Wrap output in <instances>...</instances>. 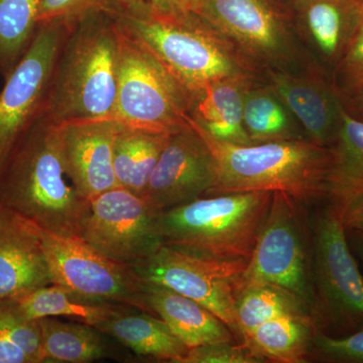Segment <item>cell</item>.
I'll list each match as a JSON object with an SVG mask.
<instances>
[{"mask_svg":"<svg viewBox=\"0 0 363 363\" xmlns=\"http://www.w3.org/2000/svg\"><path fill=\"white\" fill-rule=\"evenodd\" d=\"M0 208L44 233L62 238L82 235L90 200L78 192L67 173L56 123L45 112L0 164Z\"/></svg>","mask_w":363,"mask_h":363,"instance_id":"cell-1","label":"cell"},{"mask_svg":"<svg viewBox=\"0 0 363 363\" xmlns=\"http://www.w3.org/2000/svg\"><path fill=\"white\" fill-rule=\"evenodd\" d=\"M119 33L114 11H93L72 23L48 91L45 112L55 123L113 117Z\"/></svg>","mask_w":363,"mask_h":363,"instance_id":"cell-2","label":"cell"},{"mask_svg":"<svg viewBox=\"0 0 363 363\" xmlns=\"http://www.w3.org/2000/svg\"><path fill=\"white\" fill-rule=\"evenodd\" d=\"M191 125L206 140L215 162V183L206 196L269 191L303 203L327 196L330 149L309 140L235 145L212 138Z\"/></svg>","mask_w":363,"mask_h":363,"instance_id":"cell-3","label":"cell"},{"mask_svg":"<svg viewBox=\"0 0 363 363\" xmlns=\"http://www.w3.org/2000/svg\"><path fill=\"white\" fill-rule=\"evenodd\" d=\"M114 14L189 93L236 74L255 75L233 45L197 13H157L147 1Z\"/></svg>","mask_w":363,"mask_h":363,"instance_id":"cell-4","label":"cell"},{"mask_svg":"<svg viewBox=\"0 0 363 363\" xmlns=\"http://www.w3.org/2000/svg\"><path fill=\"white\" fill-rule=\"evenodd\" d=\"M269 191L203 196L159 214L162 245L205 259L248 262L266 218Z\"/></svg>","mask_w":363,"mask_h":363,"instance_id":"cell-5","label":"cell"},{"mask_svg":"<svg viewBox=\"0 0 363 363\" xmlns=\"http://www.w3.org/2000/svg\"><path fill=\"white\" fill-rule=\"evenodd\" d=\"M197 14L233 45L259 78L313 63L284 0H200Z\"/></svg>","mask_w":363,"mask_h":363,"instance_id":"cell-6","label":"cell"},{"mask_svg":"<svg viewBox=\"0 0 363 363\" xmlns=\"http://www.w3.org/2000/svg\"><path fill=\"white\" fill-rule=\"evenodd\" d=\"M119 30L113 118L123 125L157 133L191 128L189 91L142 40L121 25Z\"/></svg>","mask_w":363,"mask_h":363,"instance_id":"cell-7","label":"cell"},{"mask_svg":"<svg viewBox=\"0 0 363 363\" xmlns=\"http://www.w3.org/2000/svg\"><path fill=\"white\" fill-rule=\"evenodd\" d=\"M312 238L313 317L318 329L344 336L363 328V276L334 203L314 220Z\"/></svg>","mask_w":363,"mask_h":363,"instance_id":"cell-8","label":"cell"},{"mask_svg":"<svg viewBox=\"0 0 363 363\" xmlns=\"http://www.w3.org/2000/svg\"><path fill=\"white\" fill-rule=\"evenodd\" d=\"M300 204L286 193L274 192L250 259L236 281L235 293L252 285L278 286L313 316L312 238L308 240Z\"/></svg>","mask_w":363,"mask_h":363,"instance_id":"cell-9","label":"cell"},{"mask_svg":"<svg viewBox=\"0 0 363 363\" xmlns=\"http://www.w3.org/2000/svg\"><path fill=\"white\" fill-rule=\"evenodd\" d=\"M247 264L205 259L162 245L131 267L143 281L167 286L206 307L242 342L236 317L235 284Z\"/></svg>","mask_w":363,"mask_h":363,"instance_id":"cell-10","label":"cell"},{"mask_svg":"<svg viewBox=\"0 0 363 363\" xmlns=\"http://www.w3.org/2000/svg\"><path fill=\"white\" fill-rule=\"evenodd\" d=\"M43 245L54 284L85 297L150 313L145 283L133 267L105 257L79 238L43 231Z\"/></svg>","mask_w":363,"mask_h":363,"instance_id":"cell-11","label":"cell"},{"mask_svg":"<svg viewBox=\"0 0 363 363\" xmlns=\"http://www.w3.org/2000/svg\"><path fill=\"white\" fill-rule=\"evenodd\" d=\"M74 21L40 23L30 49L4 80L0 92V164L44 113L52 69Z\"/></svg>","mask_w":363,"mask_h":363,"instance_id":"cell-12","label":"cell"},{"mask_svg":"<svg viewBox=\"0 0 363 363\" xmlns=\"http://www.w3.org/2000/svg\"><path fill=\"white\" fill-rule=\"evenodd\" d=\"M159 214L143 198L118 186L90 199L81 240L105 257L133 266L162 245Z\"/></svg>","mask_w":363,"mask_h":363,"instance_id":"cell-13","label":"cell"},{"mask_svg":"<svg viewBox=\"0 0 363 363\" xmlns=\"http://www.w3.org/2000/svg\"><path fill=\"white\" fill-rule=\"evenodd\" d=\"M214 183L213 155L191 125L169 136L143 199L161 213L206 196Z\"/></svg>","mask_w":363,"mask_h":363,"instance_id":"cell-14","label":"cell"},{"mask_svg":"<svg viewBox=\"0 0 363 363\" xmlns=\"http://www.w3.org/2000/svg\"><path fill=\"white\" fill-rule=\"evenodd\" d=\"M279 97L310 142L329 147L337 133L342 102L331 78L316 64L259 78Z\"/></svg>","mask_w":363,"mask_h":363,"instance_id":"cell-15","label":"cell"},{"mask_svg":"<svg viewBox=\"0 0 363 363\" xmlns=\"http://www.w3.org/2000/svg\"><path fill=\"white\" fill-rule=\"evenodd\" d=\"M301 44L331 78L357 33L363 0H284Z\"/></svg>","mask_w":363,"mask_h":363,"instance_id":"cell-16","label":"cell"},{"mask_svg":"<svg viewBox=\"0 0 363 363\" xmlns=\"http://www.w3.org/2000/svg\"><path fill=\"white\" fill-rule=\"evenodd\" d=\"M62 157L74 186L90 200L118 187L113 145L121 123L113 117L56 123Z\"/></svg>","mask_w":363,"mask_h":363,"instance_id":"cell-17","label":"cell"},{"mask_svg":"<svg viewBox=\"0 0 363 363\" xmlns=\"http://www.w3.org/2000/svg\"><path fill=\"white\" fill-rule=\"evenodd\" d=\"M52 284L43 230L0 208V300L18 298Z\"/></svg>","mask_w":363,"mask_h":363,"instance_id":"cell-18","label":"cell"},{"mask_svg":"<svg viewBox=\"0 0 363 363\" xmlns=\"http://www.w3.org/2000/svg\"><path fill=\"white\" fill-rule=\"evenodd\" d=\"M257 78L250 73L236 74L191 92V121L222 142L252 145L243 128V108L248 90Z\"/></svg>","mask_w":363,"mask_h":363,"instance_id":"cell-19","label":"cell"},{"mask_svg":"<svg viewBox=\"0 0 363 363\" xmlns=\"http://www.w3.org/2000/svg\"><path fill=\"white\" fill-rule=\"evenodd\" d=\"M145 283L150 313L164 320L189 350L236 340L231 329L204 306L167 286Z\"/></svg>","mask_w":363,"mask_h":363,"instance_id":"cell-20","label":"cell"},{"mask_svg":"<svg viewBox=\"0 0 363 363\" xmlns=\"http://www.w3.org/2000/svg\"><path fill=\"white\" fill-rule=\"evenodd\" d=\"M38 321L44 362L87 363L131 357L125 346L96 327L57 317Z\"/></svg>","mask_w":363,"mask_h":363,"instance_id":"cell-21","label":"cell"},{"mask_svg":"<svg viewBox=\"0 0 363 363\" xmlns=\"http://www.w3.org/2000/svg\"><path fill=\"white\" fill-rule=\"evenodd\" d=\"M14 300L28 319L57 317L94 327L140 311L133 306L85 297L57 284L35 289Z\"/></svg>","mask_w":363,"mask_h":363,"instance_id":"cell-22","label":"cell"},{"mask_svg":"<svg viewBox=\"0 0 363 363\" xmlns=\"http://www.w3.org/2000/svg\"><path fill=\"white\" fill-rule=\"evenodd\" d=\"M96 328L111 336L138 357L183 363L189 347L161 318L135 311L109 320Z\"/></svg>","mask_w":363,"mask_h":363,"instance_id":"cell-23","label":"cell"},{"mask_svg":"<svg viewBox=\"0 0 363 363\" xmlns=\"http://www.w3.org/2000/svg\"><path fill=\"white\" fill-rule=\"evenodd\" d=\"M171 135L121 123L113 145L114 174L119 187L143 198Z\"/></svg>","mask_w":363,"mask_h":363,"instance_id":"cell-24","label":"cell"},{"mask_svg":"<svg viewBox=\"0 0 363 363\" xmlns=\"http://www.w3.org/2000/svg\"><path fill=\"white\" fill-rule=\"evenodd\" d=\"M318 330L311 315H284L259 325L243 340L266 362L302 363Z\"/></svg>","mask_w":363,"mask_h":363,"instance_id":"cell-25","label":"cell"},{"mask_svg":"<svg viewBox=\"0 0 363 363\" xmlns=\"http://www.w3.org/2000/svg\"><path fill=\"white\" fill-rule=\"evenodd\" d=\"M329 149L327 196L332 203L363 194V121L350 116L343 104L337 133Z\"/></svg>","mask_w":363,"mask_h":363,"instance_id":"cell-26","label":"cell"},{"mask_svg":"<svg viewBox=\"0 0 363 363\" xmlns=\"http://www.w3.org/2000/svg\"><path fill=\"white\" fill-rule=\"evenodd\" d=\"M243 128L252 145L307 140L283 102L259 78L253 82L245 97Z\"/></svg>","mask_w":363,"mask_h":363,"instance_id":"cell-27","label":"cell"},{"mask_svg":"<svg viewBox=\"0 0 363 363\" xmlns=\"http://www.w3.org/2000/svg\"><path fill=\"white\" fill-rule=\"evenodd\" d=\"M40 0H0V75L9 77L39 30Z\"/></svg>","mask_w":363,"mask_h":363,"instance_id":"cell-28","label":"cell"},{"mask_svg":"<svg viewBox=\"0 0 363 363\" xmlns=\"http://www.w3.org/2000/svg\"><path fill=\"white\" fill-rule=\"evenodd\" d=\"M235 308L242 342L259 325L274 318L296 314L312 316L291 294L264 284L238 290L235 293Z\"/></svg>","mask_w":363,"mask_h":363,"instance_id":"cell-29","label":"cell"},{"mask_svg":"<svg viewBox=\"0 0 363 363\" xmlns=\"http://www.w3.org/2000/svg\"><path fill=\"white\" fill-rule=\"evenodd\" d=\"M38 320L28 319L14 298L0 300V363H42Z\"/></svg>","mask_w":363,"mask_h":363,"instance_id":"cell-30","label":"cell"},{"mask_svg":"<svg viewBox=\"0 0 363 363\" xmlns=\"http://www.w3.org/2000/svg\"><path fill=\"white\" fill-rule=\"evenodd\" d=\"M331 81L341 102L350 99L363 87V14L357 33L332 73Z\"/></svg>","mask_w":363,"mask_h":363,"instance_id":"cell-31","label":"cell"},{"mask_svg":"<svg viewBox=\"0 0 363 363\" xmlns=\"http://www.w3.org/2000/svg\"><path fill=\"white\" fill-rule=\"evenodd\" d=\"M311 353L328 362L363 363V328L344 336L315 333Z\"/></svg>","mask_w":363,"mask_h":363,"instance_id":"cell-32","label":"cell"},{"mask_svg":"<svg viewBox=\"0 0 363 363\" xmlns=\"http://www.w3.org/2000/svg\"><path fill=\"white\" fill-rule=\"evenodd\" d=\"M245 342L215 343L190 348L183 363H264Z\"/></svg>","mask_w":363,"mask_h":363,"instance_id":"cell-33","label":"cell"},{"mask_svg":"<svg viewBox=\"0 0 363 363\" xmlns=\"http://www.w3.org/2000/svg\"><path fill=\"white\" fill-rule=\"evenodd\" d=\"M98 11H116L117 9L113 0H40L39 25L77 20Z\"/></svg>","mask_w":363,"mask_h":363,"instance_id":"cell-34","label":"cell"},{"mask_svg":"<svg viewBox=\"0 0 363 363\" xmlns=\"http://www.w3.org/2000/svg\"><path fill=\"white\" fill-rule=\"evenodd\" d=\"M346 230L363 231V194L335 204Z\"/></svg>","mask_w":363,"mask_h":363,"instance_id":"cell-35","label":"cell"},{"mask_svg":"<svg viewBox=\"0 0 363 363\" xmlns=\"http://www.w3.org/2000/svg\"><path fill=\"white\" fill-rule=\"evenodd\" d=\"M157 13L167 14L197 13L200 0H147Z\"/></svg>","mask_w":363,"mask_h":363,"instance_id":"cell-36","label":"cell"},{"mask_svg":"<svg viewBox=\"0 0 363 363\" xmlns=\"http://www.w3.org/2000/svg\"><path fill=\"white\" fill-rule=\"evenodd\" d=\"M342 104L350 116L363 121V87L357 94L342 102Z\"/></svg>","mask_w":363,"mask_h":363,"instance_id":"cell-37","label":"cell"},{"mask_svg":"<svg viewBox=\"0 0 363 363\" xmlns=\"http://www.w3.org/2000/svg\"><path fill=\"white\" fill-rule=\"evenodd\" d=\"M346 233L353 255H357L363 266V231L346 230Z\"/></svg>","mask_w":363,"mask_h":363,"instance_id":"cell-38","label":"cell"},{"mask_svg":"<svg viewBox=\"0 0 363 363\" xmlns=\"http://www.w3.org/2000/svg\"><path fill=\"white\" fill-rule=\"evenodd\" d=\"M113 1L116 4L117 11H124V9H130L140 6V4L147 2V0H113Z\"/></svg>","mask_w":363,"mask_h":363,"instance_id":"cell-39","label":"cell"}]
</instances>
